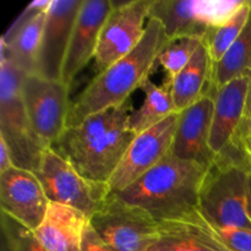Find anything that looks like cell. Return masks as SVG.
<instances>
[{
    "label": "cell",
    "instance_id": "1",
    "mask_svg": "<svg viewBox=\"0 0 251 251\" xmlns=\"http://www.w3.org/2000/svg\"><path fill=\"white\" fill-rule=\"evenodd\" d=\"M131 108L127 100L120 107L90 115L66 127L53 147L86 179L108 184L136 136L127 125Z\"/></svg>",
    "mask_w": 251,
    "mask_h": 251
},
{
    "label": "cell",
    "instance_id": "2",
    "mask_svg": "<svg viewBox=\"0 0 251 251\" xmlns=\"http://www.w3.org/2000/svg\"><path fill=\"white\" fill-rule=\"evenodd\" d=\"M169 42L161 22L150 19L141 42L129 54L98 73L76 97L71 104L68 127L130 100L131 93L150 78L159 53Z\"/></svg>",
    "mask_w": 251,
    "mask_h": 251
},
{
    "label": "cell",
    "instance_id": "3",
    "mask_svg": "<svg viewBox=\"0 0 251 251\" xmlns=\"http://www.w3.org/2000/svg\"><path fill=\"white\" fill-rule=\"evenodd\" d=\"M207 169L168 154L132 185L114 195L142 207L158 222L176 220L199 210V196Z\"/></svg>",
    "mask_w": 251,
    "mask_h": 251
},
{
    "label": "cell",
    "instance_id": "4",
    "mask_svg": "<svg viewBox=\"0 0 251 251\" xmlns=\"http://www.w3.org/2000/svg\"><path fill=\"white\" fill-rule=\"evenodd\" d=\"M250 171V157L237 140L208 167L199 196V211L215 229L251 230Z\"/></svg>",
    "mask_w": 251,
    "mask_h": 251
},
{
    "label": "cell",
    "instance_id": "5",
    "mask_svg": "<svg viewBox=\"0 0 251 251\" xmlns=\"http://www.w3.org/2000/svg\"><path fill=\"white\" fill-rule=\"evenodd\" d=\"M24 76L0 55V136L9 146L14 166L34 173L49 145L32 127L22 97Z\"/></svg>",
    "mask_w": 251,
    "mask_h": 251
},
{
    "label": "cell",
    "instance_id": "6",
    "mask_svg": "<svg viewBox=\"0 0 251 251\" xmlns=\"http://www.w3.org/2000/svg\"><path fill=\"white\" fill-rule=\"evenodd\" d=\"M90 226L112 251H147L159 233V222L146 210L114 194L100 202Z\"/></svg>",
    "mask_w": 251,
    "mask_h": 251
},
{
    "label": "cell",
    "instance_id": "7",
    "mask_svg": "<svg viewBox=\"0 0 251 251\" xmlns=\"http://www.w3.org/2000/svg\"><path fill=\"white\" fill-rule=\"evenodd\" d=\"M50 202L70 206L88 218L108 196L107 184H98L81 176L75 167L49 146L34 172Z\"/></svg>",
    "mask_w": 251,
    "mask_h": 251
},
{
    "label": "cell",
    "instance_id": "8",
    "mask_svg": "<svg viewBox=\"0 0 251 251\" xmlns=\"http://www.w3.org/2000/svg\"><path fill=\"white\" fill-rule=\"evenodd\" d=\"M70 86L48 80L38 74L25 75L22 97L33 130L44 142L53 146L68 127L71 104Z\"/></svg>",
    "mask_w": 251,
    "mask_h": 251
},
{
    "label": "cell",
    "instance_id": "9",
    "mask_svg": "<svg viewBox=\"0 0 251 251\" xmlns=\"http://www.w3.org/2000/svg\"><path fill=\"white\" fill-rule=\"evenodd\" d=\"M153 0L114 1L105 20L95 55L96 69L102 73L129 54L141 42Z\"/></svg>",
    "mask_w": 251,
    "mask_h": 251
},
{
    "label": "cell",
    "instance_id": "10",
    "mask_svg": "<svg viewBox=\"0 0 251 251\" xmlns=\"http://www.w3.org/2000/svg\"><path fill=\"white\" fill-rule=\"evenodd\" d=\"M179 113L136 135L110 180L108 195L125 190L171 154Z\"/></svg>",
    "mask_w": 251,
    "mask_h": 251
},
{
    "label": "cell",
    "instance_id": "11",
    "mask_svg": "<svg viewBox=\"0 0 251 251\" xmlns=\"http://www.w3.org/2000/svg\"><path fill=\"white\" fill-rule=\"evenodd\" d=\"M83 0H50L39 47L37 74L61 81L64 61L76 17Z\"/></svg>",
    "mask_w": 251,
    "mask_h": 251
},
{
    "label": "cell",
    "instance_id": "12",
    "mask_svg": "<svg viewBox=\"0 0 251 251\" xmlns=\"http://www.w3.org/2000/svg\"><path fill=\"white\" fill-rule=\"evenodd\" d=\"M48 200L36 174L31 171L11 167L0 173L1 212L34 230L46 216Z\"/></svg>",
    "mask_w": 251,
    "mask_h": 251
},
{
    "label": "cell",
    "instance_id": "13",
    "mask_svg": "<svg viewBox=\"0 0 251 251\" xmlns=\"http://www.w3.org/2000/svg\"><path fill=\"white\" fill-rule=\"evenodd\" d=\"M114 7L113 0H83L76 17L64 61L61 81L71 86L76 76L95 60L100 32Z\"/></svg>",
    "mask_w": 251,
    "mask_h": 251
},
{
    "label": "cell",
    "instance_id": "14",
    "mask_svg": "<svg viewBox=\"0 0 251 251\" xmlns=\"http://www.w3.org/2000/svg\"><path fill=\"white\" fill-rule=\"evenodd\" d=\"M213 97L208 93L179 113L171 154L179 159L210 167L216 156L210 147Z\"/></svg>",
    "mask_w": 251,
    "mask_h": 251
},
{
    "label": "cell",
    "instance_id": "15",
    "mask_svg": "<svg viewBox=\"0 0 251 251\" xmlns=\"http://www.w3.org/2000/svg\"><path fill=\"white\" fill-rule=\"evenodd\" d=\"M50 0L33 1L25 9L1 38L5 55L25 75L37 74L39 47Z\"/></svg>",
    "mask_w": 251,
    "mask_h": 251
},
{
    "label": "cell",
    "instance_id": "16",
    "mask_svg": "<svg viewBox=\"0 0 251 251\" xmlns=\"http://www.w3.org/2000/svg\"><path fill=\"white\" fill-rule=\"evenodd\" d=\"M250 76L230 81L213 92V117L210 147L215 156H220L237 139L245 118Z\"/></svg>",
    "mask_w": 251,
    "mask_h": 251
},
{
    "label": "cell",
    "instance_id": "17",
    "mask_svg": "<svg viewBox=\"0 0 251 251\" xmlns=\"http://www.w3.org/2000/svg\"><path fill=\"white\" fill-rule=\"evenodd\" d=\"M147 251H230L215 228L196 210L180 218L159 221V233Z\"/></svg>",
    "mask_w": 251,
    "mask_h": 251
},
{
    "label": "cell",
    "instance_id": "18",
    "mask_svg": "<svg viewBox=\"0 0 251 251\" xmlns=\"http://www.w3.org/2000/svg\"><path fill=\"white\" fill-rule=\"evenodd\" d=\"M208 0H153L150 19L159 21L169 41L184 37L203 39L212 27Z\"/></svg>",
    "mask_w": 251,
    "mask_h": 251
},
{
    "label": "cell",
    "instance_id": "19",
    "mask_svg": "<svg viewBox=\"0 0 251 251\" xmlns=\"http://www.w3.org/2000/svg\"><path fill=\"white\" fill-rule=\"evenodd\" d=\"M90 218L76 208L50 202L34 234L48 251H81Z\"/></svg>",
    "mask_w": 251,
    "mask_h": 251
},
{
    "label": "cell",
    "instance_id": "20",
    "mask_svg": "<svg viewBox=\"0 0 251 251\" xmlns=\"http://www.w3.org/2000/svg\"><path fill=\"white\" fill-rule=\"evenodd\" d=\"M211 71L212 59L202 42L190 63L172 81V95L176 112H183L208 95Z\"/></svg>",
    "mask_w": 251,
    "mask_h": 251
},
{
    "label": "cell",
    "instance_id": "21",
    "mask_svg": "<svg viewBox=\"0 0 251 251\" xmlns=\"http://www.w3.org/2000/svg\"><path fill=\"white\" fill-rule=\"evenodd\" d=\"M140 90L144 92V100L140 108L130 113L127 119L129 129L135 135L146 131L174 113H178L172 95V82L168 80L157 85L151 78H147Z\"/></svg>",
    "mask_w": 251,
    "mask_h": 251
},
{
    "label": "cell",
    "instance_id": "22",
    "mask_svg": "<svg viewBox=\"0 0 251 251\" xmlns=\"http://www.w3.org/2000/svg\"><path fill=\"white\" fill-rule=\"evenodd\" d=\"M247 75H251V11L237 41L220 60L212 63L208 93L212 95L230 81Z\"/></svg>",
    "mask_w": 251,
    "mask_h": 251
},
{
    "label": "cell",
    "instance_id": "23",
    "mask_svg": "<svg viewBox=\"0 0 251 251\" xmlns=\"http://www.w3.org/2000/svg\"><path fill=\"white\" fill-rule=\"evenodd\" d=\"M250 11L249 1L245 0L244 4L227 21L208 29L203 37V43L207 47L212 63L220 60L226 51L232 47V44L237 41L249 20Z\"/></svg>",
    "mask_w": 251,
    "mask_h": 251
},
{
    "label": "cell",
    "instance_id": "24",
    "mask_svg": "<svg viewBox=\"0 0 251 251\" xmlns=\"http://www.w3.org/2000/svg\"><path fill=\"white\" fill-rule=\"evenodd\" d=\"M203 39L200 37H184L171 41L159 53L157 64L166 73V80L169 82L190 63L194 54L198 51Z\"/></svg>",
    "mask_w": 251,
    "mask_h": 251
},
{
    "label": "cell",
    "instance_id": "25",
    "mask_svg": "<svg viewBox=\"0 0 251 251\" xmlns=\"http://www.w3.org/2000/svg\"><path fill=\"white\" fill-rule=\"evenodd\" d=\"M2 239L11 251H48L32 229L1 212Z\"/></svg>",
    "mask_w": 251,
    "mask_h": 251
},
{
    "label": "cell",
    "instance_id": "26",
    "mask_svg": "<svg viewBox=\"0 0 251 251\" xmlns=\"http://www.w3.org/2000/svg\"><path fill=\"white\" fill-rule=\"evenodd\" d=\"M223 244L230 251H251V230L243 228L216 229Z\"/></svg>",
    "mask_w": 251,
    "mask_h": 251
},
{
    "label": "cell",
    "instance_id": "27",
    "mask_svg": "<svg viewBox=\"0 0 251 251\" xmlns=\"http://www.w3.org/2000/svg\"><path fill=\"white\" fill-rule=\"evenodd\" d=\"M81 251H112L102 240L100 239L92 227L88 222L87 227L85 229V234H83V242H82V250Z\"/></svg>",
    "mask_w": 251,
    "mask_h": 251
},
{
    "label": "cell",
    "instance_id": "28",
    "mask_svg": "<svg viewBox=\"0 0 251 251\" xmlns=\"http://www.w3.org/2000/svg\"><path fill=\"white\" fill-rule=\"evenodd\" d=\"M11 167H15L14 162H12L11 152H10L6 141L0 136V173L7 171Z\"/></svg>",
    "mask_w": 251,
    "mask_h": 251
},
{
    "label": "cell",
    "instance_id": "29",
    "mask_svg": "<svg viewBox=\"0 0 251 251\" xmlns=\"http://www.w3.org/2000/svg\"><path fill=\"white\" fill-rule=\"evenodd\" d=\"M237 141L240 142V145L243 146L244 151L251 157V131L247 132V134L243 135V136L238 137Z\"/></svg>",
    "mask_w": 251,
    "mask_h": 251
},
{
    "label": "cell",
    "instance_id": "30",
    "mask_svg": "<svg viewBox=\"0 0 251 251\" xmlns=\"http://www.w3.org/2000/svg\"><path fill=\"white\" fill-rule=\"evenodd\" d=\"M251 123V76H250V83H249V93H248V100H247V109H245V118L243 125H247Z\"/></svg>",
    "mask_w": 251,
    "mask_h": 251
},
{
    "label": "cell",
    "instance_id": "31",
    "mask_svg": "<svg viewBox=\"0 0 251 251\" xmlns=\"http://www.w3.org/2000/svg\"><path fill=\"white\" fill-rule=\"evenodd\" d=\"M249 131H251V123H249V124H247V125H243V126H240L239 132H238V135H237V139H238V137L243 136V135H245L247 132H249ZM237 139H235V140H237Z\"/></svg>",
    "mask_w": 251,
    "mask_h": 251
},
{
    "label": "cell",
    "instance_id": "32",
    "mask_svg": "<svg viewBox=\"0 0 251 251\" xmlns=\"http://www.w3.org/2000/svg\"><path fill=\"white\" fill-rule=\"evenodd\" d=\"M248 156H249V154H248ZM250 161H251V157H250ZM248 210H249V216L251 220V171H250V178H249V200H248Z\"/></svg>",
    "mask_w": 251,
    "mask_h": 251
},
{
    "label": "cell",
    "instance_id": "33",
    "mask_svg": "<svg viewBox=\"0 0 251 251\" xmlns=\"http://www.w3.org/2000/svg\"><path fill=\"white\" fill-rule=\"evenodd\" d=\"M1 251H11L9 249V247H7L6 243L4 242V239H2V242H1Z\"/></svg>",
    "mask_w": 251,
    "mask_h": 251
},
{
    "label": "cell",
    "instance_id": "34",
    "mask_svg": "<svg viewBox=\"0 0 251 251\" xmlns=\"http://www.w3.org/2000/svg\"><path fill=\"white\" fill-rule=\"evenodd\" d=\"M248 1H249V4H250V6H251V0H248Z\"/></svg>",
    "mask_w": 251,
    "mask_h": 251
}]
</instances>
